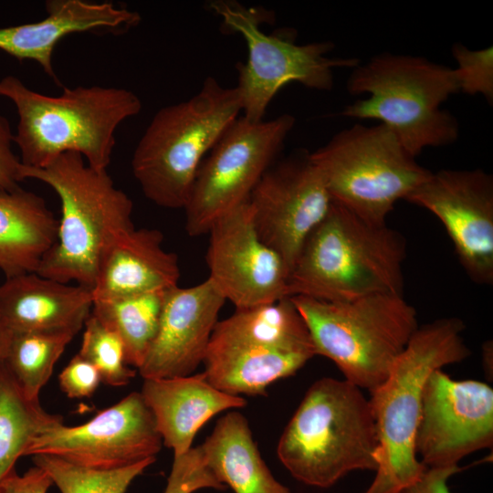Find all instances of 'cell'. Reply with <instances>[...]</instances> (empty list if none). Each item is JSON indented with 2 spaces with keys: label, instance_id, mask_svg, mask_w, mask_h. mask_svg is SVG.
Returning <instances> with one entry per match:
<instances>
[{
  "label": "cell",
  "instance_id": "obj_1",
  "mask_svg": "<svg viewBox=\"0 0 493 493\" xmlns=\"http://www.w3.org/2000/svg\"><path fill=\"white\" fill-rule=\"evenodd\" d=\"M0 95L16 108L14 142L21 163L31 168L76 152L90 167L107 170L118 126L142 109L139 97L126 89L79 86L52 97L30 89L15 76L0 80Z\"/></svg>",
  "mask_w": 493,
  "mask_h": 493
},
{
  "label": "cell",
  "instance_id": "obj_2",
  "mask_svg": "<svg viewBox=\"0 0 493 493\" xmlns=\"http://www.w3.org/2000/svg\"><path fill=\"white\" fill-rule=\"evenodd\" d=\"M405 248L399 232L332 203L291 268L288 295L333 302L373 294L403 295Z\"/></svg>",
  "mask_w": 493,
  "mask_h": 493
},
{
  "label": "cell",
  "instance_id": "obj_3",
  "mask_svg": "<svg viewBox=\"0 0 493 493\" xmlns=\"http://www.w3.org/2000/svg\"><path fill=\"white\" fill-rule=\"evenodd\" d=\"M463 330L456 318L418 327L385 380L370 392L377 469L363 493H398L426 469L414 446L424 386L435 370L468 357Z\"/></svg>",
  "mask_w": 493,
  "mask_h": 493
},
{
  "label": "cell",
  "instance_id": "obj_4",
  "mask_svg": "<svg viewBox=\"0 0 493 493\" xmlns=\"http://www.w3.org/2000/svg\"><path fill=\"white\" fill-rule=\"evenodd\" d=\"M346 86L350 94L368 97L347 105L341 114L380 121L414 157L458 138L456 119L441 109L459 92L454 68L421 56L384 52L353 68Z\"/></svg>",
  "mask_w": 493,
  "mask_h": 493
},
{
  "label": "cell",
  "instance_id": "obj_5",
  "mask_svg": "<svg viewBox=\"0 0 493 493\" xmlns=\"http://www.w3.org/2000/svg\"><path fill=\"white\" fill-rule=\"evenodd\" d=\"M375 422L369 399L348 382L316 381L278 444L280 462L297 480L330 488L355 470L377 469Z\"/></svg>",
  "mask_w": 493,
  "mask_h": 493
},
{
  "label": "cell",
  "instance_id": "obj_6",
  "mask_svg": "<svg viewBox=\"0 0 493 493\" xmlns=\"http://www.w3.org/2000/svg\"><path fill=\"white\" fill-rule=\"evenodd\" d=\"M20 175L23 180L32 178L49 185L61 204L56 242L37 273L92 289L106 246L134 227L131 200L115 186L107 170L90 167L76 152L62 153L41 168L21 163Z\"/></svg>",
  "mask_w": 493,
  "mask_h": 493
},
{
  "label": "cell",
  "instance_id": "obj_7",
  "mask_svg": "<svg viewBox=\"0 0 493 493\" xmlns=\"http://www.w3.org/2000/svg\"><path fill=\"white\" fill-rule=\"evenodd\" d=\"M241 111L236 87L212 77L189 100L159 110L131 159L144 195L159 206L184 209L203 160Z\"/></svg>",
  "mask_w": 493,
  "mask_h": 493
},
{
  "label": "cell",
  "instance_id": "obj_8",
  "mask_svg": "<svg viewBox=\"0 0 493 493\" xmlns=\"http://www.w3.org/2000/svg\"><path fill=\"white\" fill-rule=\"evenodd\" d=\"M309 330L316 355L369 393L381 384L418 329L417 313L401 294L348 301L290 297Z\"/></svg>",
  "mask_w": 493,
  "mask_h": 493
},
{
  "label": "cell",
  "instance_id": "obj_9",
  "mask_svg": "<svg viewBox=\"0 0 493 493\" xmlns=\"http://www.w3.org/2000/svg\"><path fill=\"white\" fill-rule=\"evenodd\" d=\"M316 355L307 325L290 297L236 309L218 320L204 359L205 375L218 390L263 395Z\"/></svg>",
  "mask_w": 493,
  "mask_h": 493
},
{
  "label": "cell",
  "instance_id": "obj_10",
  "mask_svg": "<svg viewBox=\"0 0 493 493\" xmlns=\"http://www.w3.org/2000/svg\"><path fill=\"white\" fill-rule=\"evenodd\" d=\"M332 202L374 225L432 173L383 124H354L309 152Z\"/></svg>",
  "mask_w": 493,
  "mask_h": 493
},
{
  "label": "cell",
  "instance_id": "obj_11",
  "mask_svg": "<svg viewBox=\"0 0 493 493\" xmlns=\"http://www.w3.org/2000/svg\"><path fill=\"white\" fill-rule=\"evenodd\" d=\"M294 124L288 113L257 122L239 116L226 130L203 160L184 208L189 236L208 234L218 218L248 201Z\"/></svg>",
  "mask_w": 493,
  "mask_h": 493
},
{
  "label": "cell",
  "instance_id": "obj_12",
  "mask_svg": "<svg viewBox=\"0 0 493 493\" xmlns=\"http://www.w3.org/2000/svg\"><path fill=\"white\" fill-rule=\"evenodd\" d=\"M211 6L225 27L246 41L248 56L245 63L236 65V89L242 116L251 121L264 120L271 100L285 85L298 82L309 89L330 90L334 68L352 69L360 64L354 58H329L334 48L330 41L299 45L290 38L267 35L259 27L257 13L239 5L223 2Z\"/></svg>",
  "mask_w": 493,
  "mask_h": 493
},
{
  "label": "cell",
  "instance_id": "obj_13",
  "mask_svg": "<svg viewBox=\"0 0 493 493\" xmlns=\"http://www.w3.org/2000/svg\"><path fill=\"white\" fill-rule=\"evenodd\" d=\"M163 444L152 411L142 393L132 392L82 425L52 424L30 441L24 456L49 455L86 467L115 469L156 458Z\"/></svg>",
  "mask_w": 493,
  "mask_h": 493
},
{
  "label": "cell",
  "instance_id": "obj_14",
  "mask_svg": "<svg viewBox=\"0 0 493 493\" xmlns=\"http://www.w3.org/2000/svg\"><path fill=\"white\" fill-rule=\"evenodd\" d=\"M493 443V390L480 381H456L442 369L426 379L415 453L426 467H457Z\"/></svg>",
  "mask_w": 493,
  "mask_h": 493
},
{
  "label": "cell",
  "instance_id": "obj_15",
  "mask_svg": "<svg viewBox=\"0 0 493 493\" xmlns=\"http://www.w3.org/2000/svg\"><path fill=\"white\" fill-rule=\"evenodd\" d=\"M248 203L258 236L291 271L306 239L327 216L333 202L306 152L273 163L253 189Z\"/></svg>",
  "mask_w": 493,
  "mask_h": 493
},
{
  "label": "cell",
  "instance_id": "obj_16",
  "mask_svg": "<svg viewBox=\"0 0 493 493\" xmlns=\"http://www.w3.org/2000/svg\"><path fill=\"white\" fill-rule=\"evenodd\" d=\"M444 226L471 280L493 283V177L481 169L440 170L405 198Z\"/></svg>",
  "mask_w": 493,
  "mask_h": 493
},
{
  "label": "cell",
  "instance_id": "obj_17",
  "mask_svg": "<svg viewBox=\"0 0 493 493\" xmlns=\"http://www.w3.org/2000/svg\"><path fill=\"white\" fill-rule=\"evenodd\" d=\"M208 235V278L236 309L288 297L289 268L258 236L248 201L218 218Z\"/></svg>",
  "mask_w": 493,
  "mask_h": 493
},
{
  "label": "cell",
  "instance_id": "obj_18",
  "mask_svg": "<svg viewBox=\"0 0 493 493\" xmlns=\"http://www.w3.org/2000/svg\"><path fill=\"white\" fill-rule=\"evenodd\" d=\"M226 299L207 278L166 290L156 337L138 369L143 379L187 376L204 362Z\"/></svg>",
  "mask_w": 493,
  "mask_h": 493
},
{
  "label": "cell",
  "instance_id": "obj_19",
  "mask_svg": "<svg viewBox=\"0 0 493 493\" xmlns=\"http://www.w3.org/2000/svg\"><path fill=\"white\" fill-rule=\"evenodd\" d=\"M92 305L90 288L37 272L6 278L0 285V314L11 333L75 336L84 327Z\"/></svg>",
  "mask_w": 493,
  "mask_h": 493
},
{
  "label": "cell",
  "instance_id": "obj_20",
  "mask_svg": "<svg viewBox=\"0 0 493 493\" xmlns=\"http://www.w3.org/2000/svg\"><path fill=\"white\" fill-rule=\"evenodd\" d=\"M155 228L132 227L115 236L102 251L91 289L93 300L165 291L178 286L177 256L163 247Z\"/></svg>",
  "mask_w": 493,
  "mask_h": 493
},
{
  "label": "cell",
  "instance_id": "obj_21",
  "mask_svg": "<svg viewBox=\"0 0 493 493\" xmlns=\"http://www.w3.org/2000/svg\"><path fill=\"white\" fill-rule=\"evenodd\" d=\"M47 16L35 23L0 28V49L22 60L32 59L57 83L52 66L56 45L66 36L99 29L115 30L136 26L137 12L110 3L49 0Z\"/></svg>",
  "mask_w": 493,
  "mask_h": 493
},
{
  "label": "cell",
  "instance_id": "obj_22",
  "mask_svg": "<svg viewBox=\"0 0 493 493\" xmlns=\"http://www.w3.org/2000/svg\"><path fill=\"white\" fill-rule=\"evenodd\" d=\"M143 400L152 411L163 443L173 456L187 452L200 428L228 409L241 408L246 399L213 386L205 373L144 379Z\"/></svg>",
  "mask_w": 493,
  "mask_h": 493
},
{
  "label": "cell",
  "instance_id": "obj_23",
  "mask_svg": "<svg viewBox=\"0 0 493 493\" xmlns=\"http://www.w3.org/2000/svg\"><path fill=\"white\" fill-rule=\"evenodd\" d=\"M58 226L41 196L22 188L0 193V270L5 278L37 272L56 242Z\"/></svg>",
  "mask_w": 493,
  "mask_h": 493
},
{
  "label": "cell",
  "instance_id": "obj_24",
  "mask_svg": "<svg viewBox=\"0 0 493 493\" xmlns=\"http://www.w3.org/2000/svg\"><path fill=\"white\" fill-rule=\"evenodd\" d=\"M199 446L216 479L235 493H291L264 462L248 422L240 413L222 416Z\"/></svg>",
  "mask_w": 493,
  "mask_h": 493
},
{
  "label": "cell",
  "instance_id": "obj_25",
  "mask_svg": "<svg viewBox=\"0 0 493 493\" xmlns=\"http://www.w3.org/2000/svg\"><path fill=\"white\" fill-rule=\"evenodd\" d=\"M165 292L93 300L91 314L121 339L129 365L142 364L159 329Z\"/></svg>",
  "mask_w": 493,
  "mask_h": 493
},
{
  "label": "cell",
  "instance_id": "obj_26",
  "mask_svg": "<svg viewBox=\"0 0 493 493\" xmlns=\"http://www.w3.org/2000/svg\"><path fill=\"white\" fill-rule=\"evenodd\" d=\"M63 420L29 401L4 362H0V484L24 456L30 441L52 424Z\"/></svg>",
  "mask_w": 493,
  "mask_h": 493
},
{
  "label": "cell",
  "instance_id": "obj_27",
  "mask_svg": "<svg viewBox=\"0 0 493 493\" xmlns=\"http://www.w3.org/2000/svg\"><path fill=\"white\" fill-rule=\"evenodd\" d=\"M73 338L69 333L11 334L3 362L29 401L39 402L41 389Z\"/></svg>",
  "mask_w": 493,
  "mask_h": 493
},
{
  "label": "cell",
  "instance_id": "obj_28",
  "mask_svg": "<svg viewBox=\"0 0 493 493\" xmlns=\"http://www.w3.org/2000/svg\"><path fill=\"white\" fill-rule=\"evenodd\" d=\"M156 458L115 469L82 467L49 455L33 456V462L44 469L60 493H126L131 482Z\"/></svg>",
  "mask_w": 493,
  "mask_h": 493
},
{
  "label": "cell",
  "instance_id": "obj_29",
  "mask_svg": "<svg viewBox=\"0 0 493 493\" xmlns=\"http://www.w3.org/2000/svg\"><path fill=\"white\" fill-rule=\"evenodd\" d=\"M84 327L79 354L97 368L102 383L113 387L127 385L136 372L129 367L121 339L91 312Z\"/></svg>",
  "mask_w": 493,
  "mask_h": 493
},
{
  "label": "cell",
  "instance_id": "obj_30",
  "mask_svg": "<svg viewBox=\"0 0 493 493\" xmlns=\"http://www.w3.org/2000/svg\"><path fill=\"white\" fill-rule=\"evenodd\" d=\"M452 56L456 61L455 69L459 92L482 95L488 103L493 101V48L472 50L456 43Z\"/></svg>",
  "mask_w": 493,
  "mask_h": 493
},
{
  "label": "cell",
  "instance_id": "obj_31",
  "mask_svg": "<svg viewBox=\"0 0 493 493\" xmlns=\"http://www.w3.org/2000/svg\"><path fill=\"white\" fill-rule=\"evenodd\" d=\"M204 488L223 490L226 487L214 476L200 446L173 456L172 469L163 493H194Z\"/></svg>",
  "mask_w": 493,
  "mask_h": 493
},
{
  "label": "cell",
  "instance_id": "obj_32",
  "mask_svg": "<svg viewBox=\"0 0 493 493\" xmlns=\"http://www.w3.org/2000/svg\"><path fill=\"white\" fill-rule=\"evenodd\" d=\"M61 390L69 398L90 397L101 382L97 368L76 354L58 375Z\"/></svg>",
  "mask_w": 493,
  "mask_h": 493
},
{
  "label": "cell",
  "instance_id": "obj_33",
  "mask_svg": "<svg viewBox=\"0 0 493 493\" xmlns=\"http://www.w3.org/2000/svg\"><path fill=\"white\" fill-rule=\"evenodd\" d=\"M14 134L6 118L0 115V193L14 192L23 181L20 175V159L12 150Z\"/></svg>",
  "mask_w": 493,
  "mask_h": 493
},
{
  "label": "cell",
  "instance_id": "obj_34",
  "mask_svg": "<svg viewBox=\"0 0 493 493\" xmlns=\"http://www.w3.org/2000/svg\"><path fill=\"white\" fill-rule=\"evenodd\" d=\"M53 485L47 472L37 466L23 475L11 472L0 484V493H47Z\"/></svg>",
  "mask_w": 493,
  "mask_h": 493
},
{
  "label": "cell",
  "instance_id": "obj_35",
  "mask_svg": "<svg viewBox=\"0 0 493 493\" xmlns=\"http://www.w3.org/2000/svg\"><path fill=\"white\" fill-rule=\"evenodd\" d=\"M460 470L458 466L426 467L416 480L398 493H452L447 485L448 479Z\"/></svg>",
  "mask_w": 493,
  "mask_h": 493
},
{
  "label": "cell",
  "instance_id": "obj_36",
  "mask_svg": "<svg viewBox=\"0 0 493 493\" xmlns=\"http://www.w3.org/2000/svg\"><path fill=\"white\" fill-rule=\"evenodd\" d=\"M11 334L0 314V362L4 361L6 355Z\"/></svg>",
  "mask_w": 493,
  "mask_h": 493
}]
</instances>
